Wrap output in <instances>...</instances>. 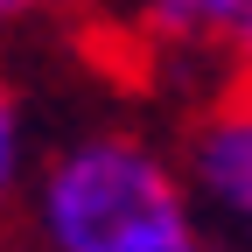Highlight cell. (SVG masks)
Listing matches in <instances>:
<instances>
[{
	"label": "cell",
	"mask_w": 252,
	"mask_h": 252,
	"mask_svg": "<svg viewBox=\"0 0 252 252\" xmlns=\"http://www.w3.org/2000/svg\"><path fill=\"white\" fill-rule=\"evenodd\" d=\"M182 175L189 189L231 224L252 231V91H224L196 126H189V147H182Z\"/></svg>",
	"instance_id": "cell-2"
},
{
	"label": "cell",
	"mask_w": 252,
	"mask_h": 252,
	"mask_svg": "<svg viewBox=\"0 0 252 252\" xmlns=\"http://www.w3.org/2000/svg\"><path fill=\"white\" fill-rule=\"evenodd\" d=\"M224 49H231V70H238V84L252 91V0H238V21H231Z\"/></svg>",
	"instance_id": "cell-5"
},
{
	"label": "cell",
	"mask_w": 252,
	"mask_h": 252,
	"mask_svg": "<svg viewBox=\"0 0 252 252\" xmlns=\"http://www.w3.org/2000/svg\"><path fill=\"white\" fill-rule=\"evenodd\" d=\"M0 252H7V245H0Z\"/></svg>",
	"instance_id": "cell-7"
},
{
	"label": "cell",
	"mask_w": 252,
	"mask_h": 252,
	"mask_svg": "<svg viewBox=\"0 0 252 252\" xmlns=\"http://www.w3.org/2000/svg\"><path fill=\"white\" fill-rule=\"evenodd\" d=\"M42 7H56V0H0V28H21V21H35Z\"/></svg>",
	"instance_id": "cell-6"
},
{
	"label": "cell",
	"mask_w": 252,
	"mask_h": 252,
	"mask_svg": "<svg viewBox=\"0 0 252 252\" xmlns=\"http://www.w3.org/2000/svg\"><path fill=\"white\" fill-rule=\"evenodd\" d=\"M35 217L49 252H203L182 175L140 133H84L49 154Z\"/></svg>",
	"instance_id": "cell-1"
},
{
	"label": "cell",
	"mask_w": 252,
	"mask_h": 252,
	"mask_svg": "<svg viewBox=\"0 0 252 252\" xmlns=\"http://www.w3.org/2000/svg\"><path fill=\"white\" fill-rule=\"evenodd\" d=\"M28 182V119H21V98L14 84L0 77V203Z\"/></svg>",
	"instance_id": "cell-4"
},
{
	"label": "cell",
	"mask_w": 252,
	"mask_h": 252,
	"mask_svg": "<svg viewBox=\"0 0 252 252\" xmlns=\"http://www.w3.org/2000/svg\"><path fill=\"white\" fill-rule=\"evenodd\" d=\"M147 21L168 42H224L238 21V0H147Z\"/></svg>",
	"instance_id": "cell-3"
}]
</instances>
